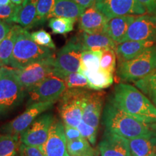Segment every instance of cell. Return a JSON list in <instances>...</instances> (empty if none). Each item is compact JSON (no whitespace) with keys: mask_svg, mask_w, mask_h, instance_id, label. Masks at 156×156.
<instances>
[{"mask_svg":"<svg viewBox=\"0 0 156 156\" xmlns=\"http://www.w3.org/2000/svg\"><path fill=\"white\" fill-rule=\"evenodd\" d=\"M119 108L147 124L156 123V107L136 87L125 83L114 87L111 99Z\"/></svg>","mask_w":156,"mask_h":156,"instance_id":"6da1fadb","label":"cell"},{"mask_svg":"<svg viewBox=\"0 0 156 156\" xmlns=\"http://www.w3.org/2000/svg\"><path fill=\"white\" fill-rule=\"evenodd\" d=\"M103 124L106 131L127 140L151 135L155 133L151 125L119 108L112 100L106 103L103 113Z\"/></svg>","mask_w":156,"mask_h":156,"instance_id":"7a4b0ae2","label":"cell"},{"mask_svg":"<svg viewBox=\"0 0 156 156\" xmlns=\"http://www.w3.org/2000/svg\"><path fill=\"white\" fill-rule=\"evenodd\" d=\"M55 56L52 49L34 42L30 33L23 28L17 36L9 65L15 69H20L39 60Z\"/></svg>","mask_w":156,"mask_h":156,"instance_id":"3957f363","label":"cell"},{"mask_svg":"<svg viewBox=\"0 0 156 156\" xmlns=\"http://www.w3.org/2000/svg\"><path fill=\"white\" fill-rule=\"evenodd\" d=\"M25 90L14 68L0 67V116L14 110L23 102Z\"/></svg>","mask_w":156,"mask_h":156,"instance_id":"277c9868","label":"cell"},{"mask_svg":"<svg viewBox=\"0 0 156 156\" xmlns=\"http://www.w3.org/2000/svg\"><path fill=\"white\" fill-rule=\"evenodd\" d=\"M156 69V46H151L129 61L119 63L117 75L123 81L136 82Z\"/></svg>","mask_w":156,"mask_h":156,"instance_id":"5b68a950","label":"cell"},{"mask_svg":"<svg viewBox=\"0 0 156 156\" xmlns=\"http://www.w3.org/2000/svg\"><path fill=\"white\" fill-rule=\"evenodd\" d=\"M89 91L85 88L67 89L60 98L58 112L63 124L77 127L83 120L85 101Z\"/></svg>","mask_w":156,"mask_h":156,"instance_id":"8992f818","label":"cell"},{"mask_svg":"<svg viewBox=\"0 0 156 156\" xmlns=\"http://www.w3.org/2000/svg\"><path fill=\"white\" fill-rule=\"evenodd\" d=\"M83 51V46L77 36L69 39L56 54L54 59V75L64 79L69 74L80 72Z\"/></svg>","mask_w":156,"mask_h":156,"instance_id":"52a82bcc","label":"cell"},{"mask_svg":"<svg viewBox=\"0 0 156 156\" xmlns=\"http://www.w3.org/2000/svg\"><path fill=\"white\" fill-rule=\"evenodd\" d=\"M55 56L39 60L23 69H15V73L26 92L54 74Z\"/></svg>","mask_w":156,"mask_h":156,"instance_id":"ba28073f","label":"cell"},{"mask_svg":"<svg viewBox=\"0 0 156 156\" xmlns=\"http://www.w3.org/2000/svg\"><path fill=\"white\" fill-rule=\"evenodd\" d=\"M56 102H38L29 104L28 108L18 116L0 127L2 134H12L20 136L21 133L25 131L38 117L48 109L51 108Z\"/></svg>","mask_w":156,"mask_h":156,"instance_id":"9c48e42d","label":"cell"},{"mask_svg":"<svg viewBox=\"0 0 156 156\" xmlns=\"http://www.w3.org/2000/svg\"><path fill=\"white\" fill-rule=\"evenodd\" d=\"M67 90L64 79L52 74L28 91L29 103L56 102Z\"/></svg>","mask_w":156,"mask_h":156,"instance_id":"30bf717a","label":"cell"},{"mask_svg":"<svg viewBox=\"0 0 156 156\" xmlns=\"http://www.w3.org/2000/svg\"><path fill=\"white\" fill-rule=\"evenodd\" d=\"M95 7L111 20L125 15H141L147 12L137 0H95Z\"/></svg>","mask_w":156,"mask_h":156,"instance_id":"8fae6325","label":"cell"},{"mask_svg":"<svg viewBox=\"0 0 156 156\" xmlns=\"http://www.w3.org/2000/svg\"><path fill=\"white\" fill-rule=\"evenodd\" d=\"M54 117L51 113L40 115L20 134V141L27 146L42 147L48 139Z\"/></svg>","mask_w":156,"mask_h":156,"instance_id":"7c38bea8","label":"cell"},{"mask_svg":"<svg viewBox=\"0 0 156 156\" xmlns=\"http://www.w3.org/2000/svg\"><path fill=\"white\" fill-rule=\"evenodd\" d=\"M127 41L153 42L156 41V15L145 14L135 17L122 42Z\"/></svg>","mask_w":156,"mask_h":156,"instance_id":"4fadbf2b","label":"cell"},{"mask_svg":"<svg viewBox=\"0 0 156 156\" xmlns=\"http://www.w3.org/2000/svg\"><path fill=\"white\" fill-rule=\"evenodd\" d=\"M41 149L45 156H70L67 151L64 124L59 120L54 119L48 139Z\"/></svg>","mask_w":156,"mask_h":156,"instance_id":"5bb4252c","label":"cell"},{"mask_svg":"<svg viewBox=\"0 0 156 156\" xmlns=\"http://www.w3.org/2000/svg\"><path fill=\"white\" fill-rule=\"evenodd\" d=\"M101 156H132L129 140L106 131L98 145Z\"/></svg>","mask_w":156,"mask_h":156,"instance_id":"9a60e30c","label":"cell"},{"mask_svg":"<svg viewBox=\"0 0 156 156\" xmlns=\"http://www.w3.org/2000/svg\"><path fill=\"white\" fill-rule=\"evenodd\" d=\"M108 20L93 5L85 9L79 17L78 28L80 31L87 33H104Z\"/></svg>","mask_w":156,"mask_h":156,"instance_id":"2e32d148","label":"cell"},{"mask_svg":"<svg viewBox=\"0 0 156 156\" xmlns=\"http://www.w3.org/2000/svg\"><path fill=\"white\" fill-rule=\"evenodd\" d=\"M104 93L88 92L85 101L83 112V121L89 125L97 129L102 112Z\"/></svg>","mask_w":156,"mask_h":156,"instance_id":"e0dca14e","label":"cell"},{"mask_svg":"<svg viewBox=\"0 0 156 156\" xmlns=\"http://www.w3.org/2000/svg\"><path fill=\"white\" fill-rule=\"evenodd\" d=\"M83 50L103 51L107 49L116 50L117 44L104 33H87L81 31L77 35Z\"/></svg>","mask_w":156,"mask_h":156,"instance_id":"ac0fdd59","label":"cell"},{"mask_svg":"<svg viewBox=\"0 0 156 156\" xmlns=\"http://www.w3.org/2000/svg\"><path fill=\"white\" fill-rule=\"evenodd\" d=\"M154 45L153 41H127L117 45L116 54L118 57L119 63L129 61L141 54L147 48Z\"/></svg>","mask_w":156,"mask_h":156,"instance_id":"d6986e66","label":"cell"},{"mask_svg":"<svg viewBox=\"0 0 156 156\" xmlns=\"http://www.w3.org/2000/svg\"><path fill=\"white\" fill-rule=\"evenodd\" d=\"M135 17L134 15H125L109 20L105 28L104 34L108 35L117 44H121Z\"/></svg>","mask_w":156,"mask_h":156,"instance_id":"ffe728a7","label":"cell"},{"mask_svg":"<svg viewBox=\"0 0 156 156\" xmlns=\"http://www.w3.org/2000/svg\"><path fill=\"white\" fill-rule=\"evenodd\" d=\"M132 156H156V132L129 140Z\"/></svg>","mask_w":156,"mask_h":156,"instance_id":"44dd1931","label":"cell"},{"mask_svg":"<svg viewBox=\"0 0 156 156\" xmlns=\"http://www.w3.org/2000/svg\"><path fill=\"white\" fill-rule=\"evenodd\" d=\"M85 10V7L78 5L73 0H54L49 18L62 17L77 20Z\"/></svg>","mask_w":156,"mask_h":156,"instance_id":"7402d4cb","label":"cell"},{"mask_svg":"<svg viewBox=\"0 0 156 156\" xmlns=\"http://www.w3.org/2000/svg\"><path fill=\"white\" fill-rule=\"evenodd\" d=\"M38 2V0H26L22 5L15 23L26 30L40 25L37 19Z\"/></svg>","mask_w":156,"mask_h":156,"instance_id":"603a6c76","label":"cell"},{"mask_svg":"<svg viewBox=\"0 0 156 156\" xmlns=\"http://www.w3.org/2000/svg\"><path fill=\"white\" fill-rule=\"evenodd\" d=\"M22 28L19 25H12L7 36L0 43V67L9 65L17 36Z\"/></svg>","mask_w":156,"mask_h":156,"instance_id":"cb8c5ba5","label":"cell"},{"mask_svg":"<svg viewBox=\"0 0 156 156\" xmlns=\"http://www.w3.org/2000/svg\"><path fill=\"white\" fill-rule=\"evenodd\" d=\"M82 73L86 76L90 89L95 90H101L107 88L111 86L114 82L112 74L101 68L96 72H83Z\"/></svg>","mask_w":156,"mask_h":156,"instance_id":"d4e9b609","label":"cell"},{"mask_svg":"<svg viewBox=\"0 0 156 156\" xmlns=\"http://www.w3.org/2000/svg\"><path fill=\"white\" fill-rule=\"evenodd\" d=\"M67 151L70 156H95V150L86 139L83 137L67 141Z\"/></svg>","mask_w":156,"mask_h":156,"instance_id":"484cf974","label":"cell"},{"mask_svg":"<svg viewBox=\"0 0 156 156\" xmlns=\"http://www.w3.org/2000/svg\"><path fill=\"white\" fill-rule=\"evenodd\" d=\"M102 52L83 50L81 55L80 73L96 72L100 69V62Z\"/></svg>","mask_w":156,"mask_h":156,"instance_id":"4316f807","label":"cell"},{"mask_svg":"<svg viewBox=\"0 0 156 156\" xmlns=\"http://www.w3.org/2000/svg\"><path fill=\"white\" fill-rule=\"evenodd\" d=\"M20 136L0 134V156H12L19 151Z\"/></svg>","mask_w":156,"mask_h":156,"instance_id":"83f0119b","label":"cell"},{"mask_svg":"<svg viewBox=\"0 0 156 156\" xmlns=\"http://www.w3.org/2000/svg\"><path fill=\"white\" fill-rule=\"evenodd\" d=\"M134 84L156 107V71L140 80L134 82Z\"/></svg>","mask_w":156,"mask_h":156,"instance_id":"f1b7e54d","label":"cell"},{"mask_svg":"<svg viewBox=\"0 0 156 156\" xmlns=\"http://www.w3.org/2000/svg\"><path fill=\"white\" fill-rule=\"evenodd\" d=\"M76 21L77 19L62 17H52L49 20L48 26L54 34L64 36L73 30Z\"/></svg>","mask_w":156,"mask_h":156,"instance_id":"f546056e","label":"cell"},{"mask_svg":"<svg viewBox=\"0 0 156 156\" xmlns=\"http://www.w3.org/2000/svg\"><path fill=\"white\" fill-rule=\"evenodd\" d=\"M67 89L87 88L90 89L88 80L86 76L80 72L71 73L64 78Z\"/></svg>","mask_w":156,"mask_h":156,"instance_id":"4dcf8cb0","label":"cell"},{"mask_svg":"<svg viewBox=\"0 0 156 156\" xmlns=\"http://www.w3.org/2000/svg\"><path fill=\"white\" fill-rule=\"evenodd\" d=\"M116 54L114 49H107L103 51L101 55L100 67L105 71L114 74L116 67Z\"/></svg>","mask_w":156,"mask_h":156,"instance_id":"1f68e13d","label":"cell"},{"mask_svg":"<svg viewBox=\"0 0 156 156\" xmlns=\"http://www.w3.org/2000/svg\"><path fill=\"white\" fill-rule=\"evenodd\" d=\"M54 0H38L37 4V19L39 25H42L49 19L53 9Z\"/></svg>","mask_w":156,"mask_h":156,"instance_id":"d6a6232c","label":"cell"},{"mask_svg":"<svg viewBox=\"0 0 156 156\" xmlns=\"http://www.w3.org/2000/svg\"><path fill=\"white\" fill-rule=\"evenodd\" d=\"M31 38L39 46L43 47L48 48L50 49H56V46L52 40L51 36L49 33L45 30H39L30 34Z\"/></svg>","mask_w":156,"mask_h":156,"instance_id":"836d02e7","label":"cell"},{"mask_svg":"<svg viewBox=\"0 0 156 156\" xmlns=\"http://www.w3.org/2000/svg\"><path fill=\"white\" fill-rule=\"evenodd\" d=\"M22 5L11 3L8 5H0V20L7 23H15Z\"/></svg>","mask_w":156,"mask_h":156,"instance_id":"e575fe53","label":"cell"},{"mask_svg":"<svg viewBox=\"0 0 156 156\" xmlns=\"http://www.w3.org/2000/svg\"><path fill=\"white\" fill-rule=\"evenodd\" d=\"M77 127L80 132L81 135L83 136V137L86 139L91 145H94L95 142H96L97 129L86 124L83 120Z\"/></svg>","mask_w":156,"mask_h":156,"instance_id":"d590c367","label":"cell"},{"mask_svg":"<svg viewBox=\"0 0 156 156\" xmlns=\"http://www.w3.org/2000/svg\"><path fill=\"white\" fill-rule=\"evenodd\" d=\"M19 153L20 156H45L41 147L27 146L23 143L20 145Z\"/></svg>","mask_w":156,"mask_h":156,"instance_id":"8d00e7d4","label":"cell"},{"mask_svg":"<svg viewBox=\"0 0 156 156\" xmlns=\"http://www.w3.org/2000/svg\"><path fill=\"white\" fill-rule=\"evenodd\" d=\"M64 133H65L67 141H71V140L83 138V136L81 135L80 132L78 130L77 127H74V126L66 125V124H64Z\"/></svg>","mask_w":156,"mask_h":156,"instance_id":"74e56055","label":"cell"},{"mask_svg":"<svg viewBox=\"0 0 156 156\" xmlns=\"http://www.w3.org/2000/svg\"><path fill=\"white\" fill-rule=\"evenodd\" d=\"M150 15H156V0H137Z\"/></svg>","mask_w":156,"mask_h":156,"instance_id":"f35d334b","label":"cell"},{"mask_svg":"<svg viewBox=\"0 0 156 156\" xmlns=\"http://www.w3.org/2000/svg\"><path fill=\"white\" fill-rule=\"evenodd\" d=\"M11 25L9 23L0 20V43L4 40V38L7 36L11 28Z\"/></svg>","mask_w":156,"mask_h":156,"instance_id":"ab89813d","label":"cell"},{"mask_svg":"<svg viewBox=\"0 0 156 156\" xmlns=\"http://www.w3.org/2000/svg\"><path fill=\"white\" fill-rule=\"evenodd\" d=\"M73 1L82 7H85V9H87L94 5L95 0H73Z\"/></svg>","mask_w":156,"mask_h":156,"instance_id":"60d3db41","label":"cell"},{"mask_svg":"<svg viewBox=\"0 0 156 156\" xmlns=\"http://www.w3.org/2000/svg\"><path fill=\"white\" fill-rule=\"evenodd\" d=\"M26 0H11L12 3L16 5H23Z\"/></svg>","mask_w":156,"mask_h":156,"instance_id":"b9f144b4","label":"cell"},{"mask_svg":"<svg viewBox=\"0 0 156 156\" xmlns=\"http://www.w3.org/2000/svg\"><path fill=\"white\" fill-rule=\"evenodd\" d=\"M11 3V0H0V5H8Z\"/></svg>","mask_w":156,"mask_h":156,"instance_id":"7bdbcfd3","label":"cell"},{"mask_svg":"<svg viewBox=\"0 0 156 156\" xmlns=\"http://www.w3.org/2000/svg\"><path fill=\"white\" fill-rule=\"evenodd\" d=\"M12 156H20V153H19V151H18V152H17L16 153L14 154V155H13Z\"/></svg>","mask_w":156,"mask_h":156,"instance_id":"ee69618b","label":"cell"},{"mask_svg":"<svg viewBox=\"0 0 156 156\" xmlns=\"http://www.w3.org/2000/svg\"><path fill=\"white\" fill-rule=\"evenodd\" d=\"M155 71H156V69H155Z\"/></svg>","mask_w":156,"mask_h":156,"instance_id":"f6af8a7d","label":"cell"}]
</instances>
